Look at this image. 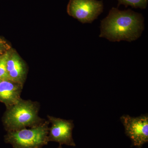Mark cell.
<instances>
[{"mask_svg":"<svg viewBox=\"0 0 148 148\" xmlns=\"http://www.w3.org/2000/svg\"><path fill=\"white\" fill-rule=\"evenodd\" d=\"M10 53V52L7 51L0 56V79H9L7 71V63Z\"/></svg>","mask_w":148,"mask_h":148,"instance_id":"10","label":"cell"},{"mask_svg":"<svg viewBox=\"0 0 148 148\" xmlns=\"http://www.w3.org/2000/svg\"><path fill=\"white\" fill-rule=\"evenodd\" d=\"M51 126L49 128L48 142H54L59 145L75 146L73 138V130L74 127L73 121L47 115Z\"/></svg>","mask_w":148,"mask_h":148,"instance_id":"6","label":"cell"},{"mask_svg":"<svg viewBox=\"0 0 148 148\" xmlns=\"http://www.w3.org/2000/svg\"><path fill=\"white\" fill-rule=\"evenodd\" d=\"M7 45L5 42L0 39V56L5 53L7 50Z\"/></svg>","mask_w":148,"mask_h":148,"instance_id":"11","label":"cell"},{"mask_svg":"<svg viewBox=\"0 0 148 148\" xmlns=\"http://www.w3.org/2000/svg\"><path fill=\"white\" fill-rule=\"evenodd\" d=\"M99 37L113 42L138 39L145 29L144 17L130 9L123 11L112 8L101 20Z\"/></svg>","mask_w":148,"mask_h":148,"instance_id":"1","label":"cell"},{"mask_svg":"<svg viewBox=\"0 0 148 148\" xmlns=\"http://www.w3.org/2000/svg\"><path fill=\"white\" fill-rule=\"evenodd\" d=\"M57 148H63V147H62V145H59V147H58Z\"/></svg>","mask_w":148,"mask_h":148,"instance_id":"12","label":"cell"},{"mask_svg":"<svg viewBox=\"0 0 148 148\" xmlns=\"http://www.w3.org/2000/svg\"><path fill=\"white\" fill-rule=\"evenodd\" d=\"M49 121L35 127L8 132L5 136L6 143L12 148H42L48 143Z\"/></svg>","mask_w":148,"mask_h":148,"instance_id":"3","label":"cell"},{"mask_svg":"<svg viewBox=\"0 0 148 148\" xmlns=\"http://www.w3.org/2000/svg\"><path fill=\"white\" fill-rule=\"evenodd\" d=\"M23 85L9 79L0 81V102L3 103L7 108H9L21 99Z\"/></svg>","mask_w":148,"mask_h":148,"instance_id":"7","label":"cell"},{"mask_svg":"<svg viewBox=\"0 0 148 148\" xmlns=\"http://www.w3.org/2000/svg\"><path fill=\"white\" fill-rule=\"evenodd\" d=\"M7 71L9 79L23 85L26 69L24 63L17 54L10 53L7 63Z\"/></svg>","mask_w":148,"mask_h":148,"instance_id":"8","label":"cell"},{"mask_svg":"<svg viewBox=\"0 0 148 148\" xmlns=\"http://www.w3.org/2000/svg\"><path fill=\"white\" fill-rule=\"evenodd\" d=\"M103 8L102 1L70 0L67 12L82 24L91 23L103 12Z\"/></svg>","mask_w":148,"mask_h":148,"instance_id":"4","label":"cell"},{"mask_svg":"<svg viewBox=\"0 0 148 148\" xmlns=\"http://www.w3.org/2000/svg\"><path fill=\"white\" fill-rule=\"evenodd\" d=\"M126 135L132 140L133 145L140 147L148 142V116L142 115L137 117L128 115L120 118Z\"/></svg>","mask_w":148,"mask_h":148,"instance_id":"5","label":"cell"},{"mask_svg":"<svg viewBox=\"0 0 148 148\" xmlns=\"http://www.w3.org/2000/svg\"><path fill=\"white\" fill-rule=\"evenodd\" d=\"M39 103L21 98L7 108L3 119L7 132L38 126L45 121L39 116Z\"/></svg>","mask_w":148,"mask_h":148,"instance_id":"2","label":"cell"},{"mask_svg":"<svg viewBox=\"0 0 148 148\" xmlns=\"http://www.w3.org/2000/svg\"><path fill=\"white\" fill-rule=\"evenodd\" d=\"M118 1V6L123 5L127 8L128 6L133 8L145 9L147 8L148 0H117Z\"/></svg>","mask_w":148,"mask_h":148,"instance_id":"9","label":"cell"},{"mask_svg":"<svg viewBox=\"0 0 148 148\" xmlns=\"http://www.w3.org/2000/svg\"><path fill=\"white\" fill-rule=\"evenodd\" d=\"M1 79H0V81H1Z\"/></svg>","mask_w":148,"mask_h":148,"instance_id":"13","label":"cell"}]
</instances>
